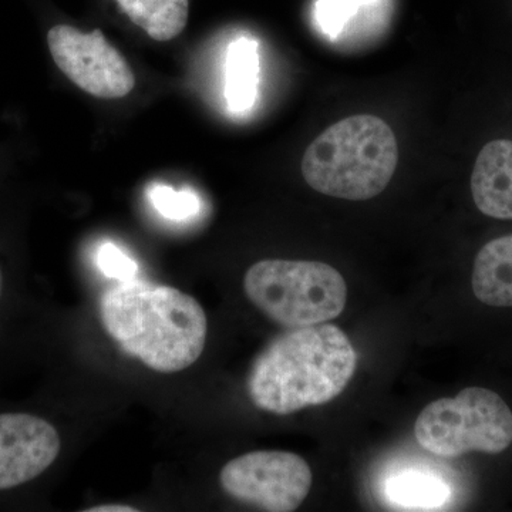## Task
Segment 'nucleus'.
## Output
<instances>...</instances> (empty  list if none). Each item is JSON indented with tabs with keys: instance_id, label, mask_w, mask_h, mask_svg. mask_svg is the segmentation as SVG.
Returning a JSON list of instances; mask_svg holds the SVG:
<instances>
[{
	"instance_id": "0eeeda50",
	"label": "nucleus",
	"mask_w": 512,
	"mask_h": 512,
	"mask_svg": "<svg viewBox=\"0 0 512 512\" xmlns=\"http://www.w3.org/2000/svg\"><path fill=\"white\" fill-rule=\"evenodd\" d=\"M47 45L57 67L94 97L121 99L136 86L130 64L99 29L83 33L73 26H55L47 33Z\"/></svg>"
},
{
	"instance_id": "f8f14e48",
	"label": "nucleus",
	"mask_w": 512,
	"mask_h": 512,
	"mask_svg": "<svg viewBox=\"0 0 512 512\" xmlns=\"http://www.w3.org/2000/svg\"><path fill=\"white\" fill-rule=\"evenodd\" d=\"M120 8L157 42H168L187 25L190 0H117Z\"/></svg>"
},
{
	"instance_id": "4468645a",
	"label": "nucleus",
	"mask_w": 512,
	"mask_h": 512,
	"mask_svg": "<svg viewBox=\"0 0 512 512\" xmlns=\"http://www.w3.org/2000/svg\"><path fill=\"white\" fill-rule=\"evenodd\" d=\"M148 197L156 210L168 220H188L200 210V201L191 191H174L165 185H156L148 191Z\"/></svg>"
},
{
	"instance_id": "20e7f679",
	"label": "nucleus",
	"mask_w": 512,
	"mask_h": 512,
	"mask_svg": "<svg viewBox=\"0 0 512 512\" xmlns=\"http://www.w3.org/2000/svg\"><path fill=\"white\" fill-rule=\"evenodd\" d=\"M244 291L269 319L296 329L338 318L348 301V286L323 262L265 259L248 269Z\"/></svg>"
},
{
	"instance_id": "f257e3e1",
	"label": "nucleus",
	"mask_w": 512,
	"mask_h": 512,
	"mask_svg": "<svg viewBox=\"0 0 512 512\" xmlns=\"http://www.w3.org/2000/svg\"><path fill=\"white\" fill-rule=\"evenodd\" d=\"M100 318L124 353L156 372H181L204 352V309L173 286L137 278L119 282L101 296Z\"/></svg>"
},
{
	"instance_id": "f03ea898",
	"label": "nucleus",
	"mask_w": 512,
	"mask_h": 512,
	"mask_svg": "<svg viewBox=\"0 0 512 512\" xmlns=\"http://www.w3.org/2000/svg\"><path fill=\"white\" fill-rule=\"evenodd\" d=\"M356 365V350L338 326L319 323L292 329L256 357L248 394L264 412H299L338 397L355 375Z\"/></svg>"
},
{
	"instance_id": "9d476101",
	"label": "nucleus",
	"mask_w": 512,
	"mask_h": 512,
	"mask_svg": "<svg viewBox=\"0 0 512 512\" xmlns=\"http://www.w3.org/2000/svg\"><path fill=\"white\" fill-rule=\"evenodd\" d=\"M473 292L478 301L498 308L512 306V235L485 244L474 261Z\"/></svg>"
},
{
	"instance_id": "7ed1b4c3",
	"label": "nucleus",
	"mask_w": 512,
	"mask_h": 512,
	"mask_svg": "<svg viewBox=\"0 0 512 512\" xmlns=\"http://www.w3.org/2000/svg\"><path fill=\"white\" fill-rule=\"evenodd\" d=\"M399 161L392 128L370 114L348 117L326 128L302 158V175L329 197L365 201L389 185Z\"/></svg>"
},
{
	"instance_id": "423d86ee",
	"label": "nucleus",
	"mask_w": 512,
	"mask_h": 512,
	"mask_svg": "<svg viewBox=\"0 0 512 512\" xmlns=\"http://www.w3.org/2000/svg\"><path fill=\"white\" fill-rule=\"evenodd\" d=\"M312 471L301 456L288 451H252L222 467L221 487L241 503L264 511H295L308 497Z\"/></svg>"
},
{
	"instance_id": "dca6fc26",
	"label": "nucleus",
	"mask_w": 512,
	"mask_h": 512,
	"mask_svg": "<svg viewBox=\"0 0 512 512\" xmlns=\"http://www.w3.org/2000/svg\"><path fill=\"white\" fill-rule=\"evenodd\" d=\"M355 10L348 0H318L316 19L326 33H336Z\"/></svg>"
},
{
	"instance_id": "ddd939ff",
	"label": "nucleus",
	"mask_w": 512,
	"mask_h": 512,
	"mask_svg": "<svg viewBox=\"0 0 512 512\" xmlns=\"http://www.w3.org/2000/svg\"><path fill=\"white\" fill-rule=\"evenodd\" d=\"M258 45L239 39L229 46L227 60V100L234 111L251 109L258 89Z\"/></svg>"
},
{
	"instance_id": "1a4fd4ad",
	"label": "nucleus",
	"mask_w": 512,
	"mask_h": 512,
	"mask_svg": "<svg viewBox=\"0 0 512 512\" xmlns=\"http://www.w3.org/2000/svg\"><path fill=\"white\" fill-rule=\"evenodd\" d=\"M471 192L478 210L495 220H512V141L494 140L478 154Z\"/></svg>"
},
{
	"instance_id": "a211bd4d",
	"label": "nucleus",
	"mask_w": 512,
	"mask_h": 512,
	"mask_svg": "<svg viewBox=\"0 0 512 512\" xmlns=\"http://www.w3.org/2000/svg\"><path fill=\"white\" fill-rule=\"evenodd\" d=\"M348 2L356 9L359 8V6L365 5V3L375 2V0H348Z\"/></svg>"
},
{
	"instance_id": "f3484780",
	"label": "nucleus",
	"mask_w": 512,
	"mask_h": 512,
	"mask_svg": "<svg viewBox=\"0 0 512 512\" xmlns=\"http://www.w3.org/2000/svg\"><path fill=\"white\" fill-rule=\"evenodd\" d=\"M137 508L124 504H106L97 505V507L87 508L86 512H137Z\"/></svg>"
},
{
	"instance_id": "9b49d317",
	"label": "nucleus",
	"mask_w": 512,
	"mask_h": 512,
	"mask_svg": "<svg viewBox=\"0 0 512 512\" xmlns=\"http://www.w3.org/2000/svg\"><path fill=\"white\" fill-rule=\"evenodd\" d=\"M384 495L396 510L436 511L447 503L450 488L430 471L403 470L387 478Z\"/></svg>"
},
{
	"instance_id": "6ab92c4d",
	"label": "nucleus",
	"mask_w": 512,
	"mask_h": 512,
	"mask_svg": "<svg viewBox=\"0 0 512 512\" xmlns=\"http://www.w3.org/2000/svg\"><path fill=\"white\" fill-rule=\"evenodd\" d=\"M0 293H2V272H0Z\"/></svg>"
},
{
	"instance_id": "39448f33",
	"label": "nucleus",
	"mask_w": 512,
	"mask_h": 512,
	"mask_svg": "<svg viewBox=\"0 0 512 512\" xmlns=\"http://www.w3.org/2000/svg\"><path fill=\"white\" fill-rule=\"evenodd\" d=\"M414 436L437 457L503 453L512 443V412L497 393L468 387L453 399L430 403L417 417Z\"/></svg>"
},
{
	"instance_id": "2eb2a0df",
	"label": "nucleus",
	"mask_w": 512,
	"mask_h": 512,
	"mask_svg": "<svg viewBox=\"0 0 512 512\" xmlns=\"http://www.w3.org/2000/svg\"><path fill=\"white\" fill-rule=\"evenodd\" d=\"M97 265L104 276L117 279L119 282L134 279L138 274L136 261H133L117 245L110 244V242L101 245L97 252Z\"/></svg>"
},
{
	"instance_id": "6e6552de",
	"label": "nucleus",
	"mask_w": 512,
	"mask_h": 512,
	"mask_svg": "<svg viewBox=\"0 0 512 512\" xmlns=\"http://www.w3.org/2000/svg\"><path fill=\"white\" fill-rule=\"evenodd\" d=\"M60 448L59 433L49 421L26 413L0 414V491L45 473Z\"/></svg>"
}]
</instances>
